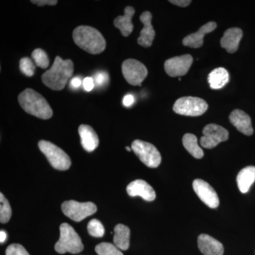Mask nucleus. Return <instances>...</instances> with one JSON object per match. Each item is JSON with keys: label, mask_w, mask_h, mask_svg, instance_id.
<instances>
[{"label": "nucleus", "mask_w": 255, "mask_h": 255, "mask_svg": "<svg viewBox=\"0 0 255 255\" xmlns=\"http://www.w3.org/2000/svg\"><path fill=\"white\" fill-rule=\"evenodd\" d=\"M122 69L124 78L133 86H140L147 75V70L145 65L137 60H126L122 63Z\"/></svg>", "instance_id": "obj_9"}, {"label": "nucleus", "mask_w": 255, "mask_h": 255, "mask_svg": "<svg viewBox=\"0 0 255 255\" xmlns=\"http://www.w3.org/2000/svg\"><path fill=\"white\" fill-rule=\"evenodd\" d=\"M193 189L196 195L211 209H216L219 206V198L217 193L209 183L203 179H197L193 182Z\"/></svg>", "instance_id": "obj_12"}, {"label": "nucleus", "mask_w": 255, "mask_h": 255, "mask_svg": "<svg viewBox=\"0 0 255 255\" xmlns=\"http://www.w3.org/2000/svg\"><path fill=\"white\" fill-rule=\"evenodd\" d=\"M152 14L145 11L140 15V20L143 23V28L140 31V36L137 38V43L140 46L148 48L152 46L155 36V31L152 25Z\"/></svg>", "instance_id": "obj_14"}, {"label": "nucleus", "mask_w": 255, "mask_h": 255, "mask_svg": "<svg viewBox=\"0 0 255 255\" xmlns=\"http://www.w3.org/2000/svg\"><path fill=\"white\" fill-rule=\"evenodd\" d=\"M83 148L87 152H92L98 147L100 143L97 132L90 126L81 125L78 129Z\"/></svg>", "instance_id": "obj_19"}, {"label": "nucleus", "mask_w": 255, "mask_h": 255, "mask_svg": "<svg viewBox=\"0 0 255 255\" xmlns=\"http://www.w3.org/2000/svg\"><path fill=\"white\" fill-rule=\"evenodd\" d=\"M134 102H135V97L132 95H127L124 97L123 105L126 107H130Z\"/></svg>", "instance_id": "obj_34"}, {"label": "nucleus", "mask_w": 255, "mask_h": 255, "mask_svg": "<svg viewBox=\"0 0 255 255\" xmlns=\"http://www.w3.org/2000/svg\"><path fill=\"white\" fill-rule=\"evenodd\" d=\"M18 103L26 113L41 119L53 117V110L46 99L32 89H26L18 95Z\"/></svg>", "instance_id": "obj_3"}, {"label": "nucleus", "mask_w": 255, "mask_h": 255, "mask_svg": "<svg viewBox=\"0 0 255 255\" xmlns=\"http://www.w3.org/2000/svg\"><path fill=\"white\" fill-rule=\"evenodd\" d=\"M6 255H30L22 246L11 244L6 251Z\"/></svg>", "instance_id": "obj_30"}, {"label": "nucleus", "mask_w": 255, "mask_h": 255, "mask_svg": "<svg viewBox=\"0 0 255 255\" xmlns=\"http://www.w3.org/2000/svg\"><path fill=\"white\" fill-rule=\"evenodd\" d=\"M134 14H135L134 8L128 6L124 9V16H119L114 19V26L120 30L121 33L124 36H128L133 30L132 18Z\"/></svg>", "instance_id": "obj_20"}, {"label": "nucleus", "mask_w": 255, "mask_h": 255, "mask_svg": "<svg viewBox=\"0 0 255 255\" xmlns=\"http://www.w3.org/2000/svg\"><path fill=\"white\" fill-rule=\"evenodd\" d=\"M19 69L23 75L27 77L33 76L36 69V65L28 57L21 58L19 61Z\"/></svg>", "instance_id": "obj_29"}, {"label": "nucleus", "mask_w": 255, "mask_h": 255, "mask_svg": "<svg viewBox=\"0 0 255 255\" xmlns=\"http://www.w3.org/2000/svg\"><path fill=\"white\" fill-rule=\"evenodd\" d=\"M217 27L214 21H210L201 26L196 33H191L183 39V45L193 48H199L204 44V38L206 34L214 31Z\"/></svg>", "instance_id": "obj_15"}, {"label": "nucleus", "mask_w": 255, "mask_h": 255, "mask_svg": "<svg viewBox=\"0 0 255 255\" xmlns=\"http://www.w3.org/2000/svg\"><path fill=\"white\" fill-rule=\"evenodd\" d=\"M63 214L76 222H80L95 214L97 211V206L92 202L80 203L76 201H65L61 206Z\"/></svg>", "instance_id": "obj_8"}, {"label": "nucleus", "mask_w": 255, "mask_h": 255, "mask_svg": "<svg viewBox=\"0 0 255 255\" xmlns=\"http://www.w3.org/2000/svg\"><path fill=\"white\" fill-rule=\"evenodd\" d=\"M60 239L55 246V250L60 254L70 253L78 254L83 251L81 238L75 229L68 223H62L60 226Z\"/></svg>", "instance_id": "obj_4"}, {"label": "nucleus", "mask_w": 255, "mask_h": 255, "mask_svg": "<svg viewBox=\"0 0 255 255\" xmlns=\"http://www.w3.org/2000/svg\"><path fill=\"white\" fill-rule=\"evenodd\" d=\"M40 150L44 154L52 167L60 171L68 170L71 166V159L65 151L55 144L46 140L38 142Z\"/></svg>", "instance_id": "obj_5"}, {"label": "nucleus", "mask_w": 255, "mask_h": 255, "mask_svg": "<svg viewBox=\"0 0 255 255\" xmlns=\"http://www.w3.org/2000/svg\"><path fill=\"white\" fill-rule=\"evenodd\" d=\"M82 84V81L81 79L79 78H74L72 79L71 81H70V87H72V88L77 89L79 88L80 86H81Z\"/></svg>", "instance_id": "obj_36"}, {"label": "nucleus", "mask_w": 255, "mask_h": 255, "mask_svg": "<svg viewBox=\"0 0 255 255\" xmlns=\"http://www.w3.org/2000/svg\"><path fill=\"white\" fill-rule=\"evenodd\" d=\"M126 149H127V150L128 151V152H130V151H131L132 149L130 148V147H126Z\"/></svg>", "instance_id": "obj_38"}, {"label": "nucleus", "mask_w": 255, "mask_h": 255, "mask_svg": "<svg viewBox=\"0 0 255 255\" xmlns=\"http://www.w3.org/2000/svg\"><path fill=\"white\" fill-rule=\"evenodd\" d=\"M183 145L186 150L196 159L204 157V151L198 144V138L192 133H186L182 138Z\"/></svg>", "instance_id": "obj_24"}, {"label": "nucleus", "mask_w": 255, "mask_h": 255, "mask_svg": "<svg viewBox=\"0 0 255 255\" xmlns=\"http://www.w3.org/2000/svg\"><path fill=\"white\" fill-rule=\"evenodd\" d=\"M74 42L90 54H100L105 50V38L98 30L89 26H80L74 30Z\"/></svg>", "instance_id": "obj_2"}, {"label": "nucleus", "mask_w": 255, "mask_h": 255, "mask_svg": "<svg viewBox=\"0 0 255 255\" xmlns=\"http://www.w3.org/2000/svg\"><path fill=\"white\" fill-rule=\"evenodd\" d=\"M7 238V234L4 231H0V243H4Z\"/></svg>", "instance_id": "obj_37"}, {"label": "nucleus", "mask_w": 255, "mask_h": 255, "mask_svg": "<svg viewBox=\"0 0 255 255\" xmlns=\"http://www.w3.org/2000/svg\"><path fill=\"white\" fill-rule=\"evenodd\" d=\"M82 86L87 92H90L95 88V85L92 78H85L82 81Z\"/></svg>", "instance_id": "obj_32"}, {"label": "nucleus", "mask_w": 255, "mask_h": 255, "mask_svg": "<svg viewBox=\"0 0 255 255\" xmlns=\"http://www.w3.org/2000/svg\"><path fill=\"white\" fill-rule=\"evenodd\" d=\"M73 71L74 64L71 60H63L56 56L51 68L42 75V82L48 88L60 91L65 88L69 79L73 76Z\"/></svg>", "instance_id": "obj_1"}, {"label": "nucleus", "mask_w": 255, "mask_h": 255, "mask_svg": "<svg viewBox=\"0 0 255 255\" xmlns=\"http://www.w3.org/2000/svg\"><path fill=\"white\" fill-rule=\"evenodd\" d=\"M169 1L172 4L181 6V7H186L191 3V1H189V0H170Z\"/></svg>", "instance_id": "obj_35"}, {"label": "nucleus", "mask_w": 255, "mask_h": 255, "mask_svg": "<svg viewBox=\"0 0 255 255\" xmlns=\"http://www.w3.org/2000/svg\"><path fill=\"white\" fill-rule=\"evenodd\" d=\"M255 182V167L248 166L241 170L238 174V189L243 194H246Z\"/></svg>", "instance_id": "obj_21"}, {"label": "nucleus", "mask_w": 255, "mask_h": 255, "mask_svg": "<svg viewBox=\"0 0 255 255\" xmlns=\"http://www.w3.org/2000/svg\"><path fill=\"white\" fill-rule=\"evenodd\" d=\"M243 38V31L240 28H231L225 31L221 40V47L229 53L237 51Z\"/></svg>", "instance_id": "obj_18"}, {"label": "nucleus", "mask_w": 255, "mask_h": 255, "mask_svg": "<svg viewBox=\"0 0 255 255\" xmlns=\"http://www.w3.org/2000/svg\"><path fill=\"white\" fill-rule=\"evenodd\" d=\"M209 108L206 101L199 97H184L178 99L173 105L175 113L187 117H199Z\"/></svg>", "instance_id": "obj_6"}, {"label": "nucleus", "mask_w": 255, "mask_h": 255, "mask_svg": "<svg viewBox=\"0 0 255 255\" xmlns=\"http://www.w3.org/2000/svg\"><path fill=\"white\" fill-rule=\"evenodd\" d=\"M192 63L193 58L191 55L185 54L174 57L166 60L164 70L166 73L172 78L182 77L188 73Z\"/></svg>", "instance_id": "obj_11"}, {"label": "nucleus", "mask_w": 255, "mask_h": 255, "mask_svg": "<svg viewBox=\"0 0 255 255\" xmlns=\"http://www.w3.org/2000/svg\"><path fill=\"white\" fill-rule=\"evenodd\" d=\"M96 253L98 255H124L115 245L110 243H102L96 246Z\"/></svg>", "instance_id": "obj_27"}, {"label": "nucleus", "mask_w": 255, "mask_h": 255, "mask_svg": "<svg viewBox=\"0 0 255 255\" xmlns=\"http://www.w3.org/2000/svg\"><path fill=\"white\" fill-rule=\"evenodd\" d=\"M127 193L132 197L140 196L144 200L152 201L156 198L155 191L148 183L142 179L130 182L127 188Z\"/></svg>", "instance_id": "obj_13"}, {"label": "nucleus", "mask_w": 255, "mask_h": 255, "mask_svg": "<svg viewBox=\"0 0 255 255\" xmlns=\"http://www.w3.org/2000/svg\"><path fill=\"white\" fill-rule=\"evenodd\" d=\"M93 80L96 86L103 87L110 81V77L107 72L100 71L95 74Z\"/></svg>", "instance_id": "obj_31"}, {"label": "nucleus", "mask_w": 255, "mask_h": 255, "mask_svg": "<svg viewBox=\"0 0 255 255\" xmlns=\"http://www.w3.org/2000/svg\"><path fill=\"white\" fill-rule=\"evenodd\" d=\"M132 150L137 156L142 163L150 168L158 167L162 161V157L158 150L150 142L135 140L132 142Z\"/></svg>", "instance_id": "obj_7"}, {"label": "nucleus", "mask_w": 255, "mask_h": 255, "mask_svg": "<svg viewBox=\"0 0 255 255\" xmlns=\"http://www.w3.org/2000/svg\"><path fill=\"white\" fill-rule=\"evenodd\" d=\"M32 59L34 61L35 65L42 69H46L49 66L50 60L48 55L44 50L41 48H37L31 53Z\"/></svg>", "instance_id": "obj_25"}, {"label": "nucleus", "mask_w": 255, "mask_h": 255, "mask_svg": "<svg viewBox=\"0 0 255 255\" xmlns=\"http://www.w3.org/2000/svg\"><path fill=\"white\" fill-rule=\"evenodd\" d=\"M203 135L200 144L204 148L212 149L221 142L226 141L229 137V132L224 128L217 124H208L203 130Z\"/></svg>", "instance_id": "obj_10"}, {"label": "nucleus", "mask_w": 255, "mask_h": 255, "mask_svg": "<svg viewBox=\"0 0 255 255\" xmlns=\"http://www.w3.org/2000/svg\"><path fill=\"white\" fill-rule=\"evenodd\" d=\"M230 81V75L224 68L215 69L208 76L210 87L213 90H221Z\"/></svg>", "instance_id": "obj_22"}, {"label": "nucleus", "mask_w": 255, "mask_h": 255, "mask_svg": "<svg viewBox=\"0 0 255 255\" xmlns=\"http://www.w3.org/2000/svg\"><path fill=\"white\" fill-rule=\"evenodd\" d=\"M198 247L204 255H223L224 253L223 245L209 235L201 234L199 236Z\"/></svg>", "instance_id": "obj_17"}, {"label": "nucleus", "mask_w": 255, "mask_h": 255, "mask_svg": "<svg viewBox=\"0 0 255 255\" xmlns=\"http://www.w3.org/2000/svg\"><path fill=\"white\" fill-rule=\"evenodd\" d=\"M130 235L128 227L123 224L117 225L114 228V245L122 251H127L130 246Z\"/></svg>", "instance_id": "obj_23"}, {"label": "nucleus", "mask_w": 255, "mask_h": 255, "mask_svg": "<svg viewBox=\"0 0 255 255\" xmlns=\"http://www.w3.org/2000/svg\"><path fill=\"white\" fill-rule=\"evenodd\" d=\"M230 122L242 133L252 135L254 132L251 117L246 112L240 110H235L229 117Z\"/></svg>", "instance_id": "obj_16"}, {"label": "nucleus", "mask_w": 255, "mask_h": 255, "mask_svg": "<svg viewBox=\"0 0 255 255\" xmlns=\"http://www.w3.org/2000/svg\"><path fill=\"white\" fill-rule=\"evenodd\" d=\"M11 209L9 201L4 197L2 193L0 194V222L6 223L11 219Z\"/></svg>", "instance_id": "obj_26"}, {"label": "nucleus", "mask_w": 255, "mask_h": 255, "mask_svg": "<svg viewBox=\"0 0 255 255\" xmlns=\"http://www.w3.org/2000/svg\"><path fill=\"white\" fill-rule=\"evenodd\" d=\"M32 3L38 5V6H44V5H50V6H53V5L57 4L58 1L57 0H32Z\"/></svg>", "instance_id": "obj_33"}, {"label": "nucleus", "mask_w": 255, "mask_h": 255, "mask_svg": "<svg viewBox=\"0 0 255 255\" xmlns=\"http://www.w3.org/2000/svg\"><path fill=\"white\" fill-rule=\"evenodd\" d=\"M87 230L90 236L95 238L103 237L105 233V229L103 225L99 220L92 219L87 225Z\"/></svg>", "instance_id": "obj_28"}]
</instances>
